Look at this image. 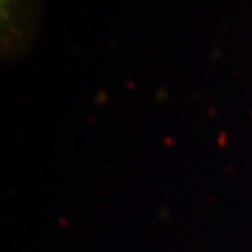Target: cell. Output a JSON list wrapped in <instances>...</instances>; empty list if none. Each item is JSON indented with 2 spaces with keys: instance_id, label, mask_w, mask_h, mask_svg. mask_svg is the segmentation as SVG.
Listing matches in <instances>:
<instances>
[{
  "instance_id": "obj_1",
  "label": "cell",
  "mask_w": 252,
  "mask_h": 252,
  "mask_svg": "<svg viewBox=\"0 0 252 252\" xmlns=\"http://www.w3.org/2000/svg\"><path fill=\"white\" fill-rule=\"evenodd\" d=\"M42 0H0V52L10 62L26 55L38 31Z\"/></svg>"
}]
</instances>
